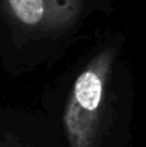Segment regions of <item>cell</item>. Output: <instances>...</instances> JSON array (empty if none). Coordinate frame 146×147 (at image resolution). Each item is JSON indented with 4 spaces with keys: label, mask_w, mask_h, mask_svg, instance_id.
Returning <instances> with one entry per match:
<instances>
[{
    "label": "cell",
    "mask_w": 146,
    "mask_h": 147,
    "mask_svg": "<svg viewBox=\"0 0 146 147\" xmlns=\"http://www.w3.org/2000/svg\"><path fill=\"white\" fill-rule=\"evenodd\" d=\"M4 4L19 24L39 32H57L79 19L83 0H4Z\"/></svg>",
    "instance_id": "cell-2"
},
{
    "label": "cell",
    "mask_w": 146,
    "mask_h": 147,
    "mask_svg": "<svg viewBox=\"0 0 146 147\" xmlns=\"http://www.w3.org/2000/svg\"><path fill=\"white\" fill-rule=\"evenodd\" d=\"M116 53V45L106 46L76 77L63 114L69 147H96L106 89Z\"/></svg>",
    "instance_id": "cell-1"
}]
</instances>
